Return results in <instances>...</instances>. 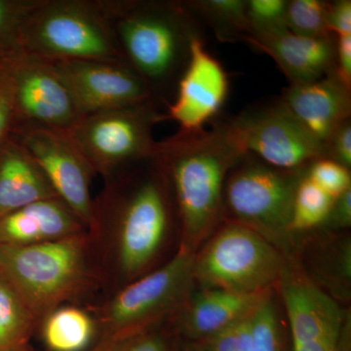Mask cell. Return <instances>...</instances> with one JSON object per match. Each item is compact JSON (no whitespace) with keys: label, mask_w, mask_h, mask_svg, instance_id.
<instances>
[{"label":"cell","mask_w":351,"mask_h":351,"mask_svg":"<svg viewBox=\"0 0 351 351\" xmlns=\"http://www.w3.org/2000/svg\"><path fill=\"white\" fill-rule=\"evenodd\" d=\"M287 0H249L247 18L250 36L274 34L288 29L286 25Z\"/></svg>","instance_id":"obj_27"},{"label":"cell","mask_w":351,"mask_h":351,"mask_svg":"<svg viewBox=\"0 0 351 351\" xmlns=\"http://www.w3.org/2000/svg\"><path fill=\"white\" fill-rule=\"evenodd\" d=\"M285 263L276 245L248 226L228 221L198 253L193 276L204 289L240 294L269 292Z\"/></svg>","instance_id":"obj_7"},{"label":"cell","mask_w":351,"mask_h":351,"mask_svg":"<svg viewBox=\"0 0 351 351\" xmlns=\"http://www.w3.org/2000/svg\"><path fill=\"white\" fill-rule=\"evenodd\" d=\"M306 172L276 169L243 154L226 177L223 212L276 246L293 232L295 189Z\"/></svg>","instance_id":"obj_8"},{"label":"cell","mask_w":351,"mask_h":351,"mask_svg":"<svg viewBox=\"0 0 351 351\" xmlns=\"http://www.w3.org/2000/svg\"><path fill=\"white\" fill-rule=\"evenodd\" d=\"M328 29L335 38L351 36V1L330 2L327 17Z\"/></svg>","instance_id":"obj_32"},{"label":"cell","mask_w":351,"mask_h":351,"mask_svg":"<svg viewBox=\"0 0 351 351\" xmlns=\"http://www.w3.org/2000/svg\"><path fill=\"white\" fill-rule=\"evenodd\" d=\"M330 1L291 0L288 1L286 25L288 31L311 38H330L327 17Z\"/></svg>","instance_id":"obj_25"},{"label":"cell","mask_w":351,"mask_h":351,"mask_svg":"<svg viewBox=\"0 0 351 351\" xmlns=\"http://www.w3.org/2000/svg\"><path fill=\"white\" fill-rule=\"evenodd\" d=\"M191 15L200 18L221 43H237L251 34L245 0H196L184 1Z\"/></svg>","instance_id":"obj_22"},{"label":"cell","mask_w":351,"mask_h":351,"mask_svg":"<svg viewBox=\"0 0 351 351\" xmlns=\"http://www.w3.org/2000/svg\"><path fill=\"white\" fill-rule=\"evenodd\" d=\"M19 44L22 52L48 61H121L100 0H39Z\"/></svg>","instance_id":"obj_5"},{"label":"cell","mask_w":351,"mask_h":351,"mask_svg":"<svg viewBox=\"0 0 351 351\" xmlns=\"http://www.w3.org/2000/svg\"><path fill=\"white\" fill-rule=\"evenodd\" d=\"M15 126V112L12 91L10 82L7 73H4L3 78L0 80V143L7 138V136L12 132Z\"/></svg>","instance_id":"obj_33"},{"label":"cell","mask_w":351,"mask_h":351,"mask_svg":"<svg viewBox=\"0 0 351 351\" xmlns=\"http://www.w3.org/2000/svg\"><path fill=\"white\" fill-rule=\"evenodd\" d=\"M335 200L336 198L316 186L304 173L295 189L292 232H304L324 223L329 219Z\"/></svg>","instance_id":"obj_24"},{"label":"cell","mask_w":351,"mask_h":351,"mask_svg":"<svg viewBox=\"0 0 351 351\" xmlns=\"http://www.w3.org/2000/svg\"><path fill=\"white\" fill-rule=\"evenodd\" d=\"M38 325L49 351H87L99 335L96 317L75 306L58 307Z\"/></svg>","instance_id":"obj_21"},{"label":"cell","mask_w":351,"mask_h":351,"mask_svg":"<svg viewBox=\"0 0 351 351\" xmlns=\"http://www.w3.org/2000/svg\"><path fill=\"white\" fill-rule=\"evenodd\" d=\"M0 143V218L36 201L58 197L43 170L16 141Z\"/></svg>","instance_id":"obj_20"},{"label":"cell","mask_w":351,"mask_h":351,"mask_svg":"<svg viewBox=\"0 0 351 351\" xmlns=\"http://www.w3.org/2000/svg\"><path fill=\"white\" fill-rule=\"evenodd\" d=\"M120 59L145 83L164 108L186 69L196 19L179 1L100 0Z\"/></svg>","instance_id":"obj_2"},{"label":"cell","mask_w":351,"mask_h":351,"mask_svg":"<svg viewBox=\"0 0 351 351\" xmlns=\"http://www.w3.org/2000/svg\"><path fill=\"white\" fill-rule=\"evenodd\" d=\"M13 140L29 152L54 189L91 234L94 228L92 178L96 175L63 131L43 126H17Z\"/></svg>","instance_id":"obj_11"},{"label":"cell","mask_w":351,"mask_h":351,"mask_svg":"<svg viewBox=\"0 0 351 351\" xmlns=\"http://www.w3.org/2000/svg\"><path fill=\"white\" fill-rule=\"evenodd\" d=\"M293 346L343 335L345 313L338 302L306 277L284 270L280 281Z\"/></svg>","instance_id":"obj_16"},{"label":"cell","mask_w":351,"mask_h":351,"mask_svg":"<svg viewBox=\"0 0 351 351\" xmlns=\"http://www.w3.org/2000/svg\"><path fill=\"white\" fill-rule=\"evenodd\" d=\"M94 200L91 234L110 233L120 278L127 284L147 274L169 234L176 214L169 184L156 154L106 178Z\"/></svg>","instance_id":"obj_1"},{"label":"cell","mask_w":351,"mask_h":351,"mask_svg":"<svg viewBox=\"0 0 351 351\" xmlns=\"http://www.w3.org/2000/svg\"><path fill=\"white\" fill-rule=\"evenodd\" d=\"M306 177L334 198L351 189L350 169L329 157L314 161L306 172Z\"/></svg>","instance_id":"obj_29"},{"label":"cell","mask_w":351,"mask_h":351,"mask_svg":"<svg viewBox=\"0 0 351 351\" xmlns=\"http://www.w3.org/2000/svg\"><path fill=\"white\" fill-rule=\"evenodd\" d=\"M165 121L164 108L149 101L80 117L64 133L104 179L156 154L154 128Z\"/></svg>","instance_id":"obj_9"},{"label":"cell","mask_w":351,"mask_h":351,"mask_svg":"<svg viewBox=\"0 0 351 351\" xmlns=\"http://www.w3.org/2000/svg\"><path fill=\"white\" fill-rule=\"evenodd\" d=\"M239 322L201 341L203 350L205 351H237V325Z\"/></svg>","instance_id":"obj_35"},{"label":"cell","mask_w":351,"mask_h":351,"mask_svg":"<svg viewBox=\"0 0 351 351\" xmlns=\"http://www.w3.org/2000/svg\"><path fill=\"white\" fill-rule=\"evenodd\" d=\"M329 219H332V223L339 226H350L351 189L336 198Z\"/></svg>","instance_id":"obj_36"},{"label":"cell","mask_w":351,"mask_h":351,"mask_svg":"<svg viewBox=\"0 0 351 351\" xmlns=\"http://www.w3.org/2000/svg\"><path fill=\"white\" fill-rule=\"evenodd\" d=\"M49 62L80 117L154 101L142 78L122 61Z\"/></svg>","instance_id":"obj_13"},{"label":"cell","mask_w":351,"mask_h":351,"mask_svg":"<svg viewBox=\"0 0 351 351\" xmlns=\"http://www.w3.org/2000/svg\"><path fill=\"white\" fill-rule=\"evenodd\" d=\"M327 154L329 158L345 167H351V122H345L335 132L327 145Z\"/></svg>","instance_id":"obj_31"},{"label":"cell","mask_w":351,"mask_h":351,"mask_svg":"<svg viewBox=\"0 0 351 351\" xmlns=\"http://www.w3.org/2000/svg\"><path fill=\"white\" fill-rule=\"evenodd\" d=\"M6 66L15 112L14 128L43 126L66 132L82 117L48 60L21 51L7 60Z\"/></svg>","instance_id":"obj_12"},{"label":"cell","mask_w":351,"mask_h":351,"mask_svg":"<svg viewBox=\"0 0 351 351\" xmlns=\"http://www.w3.org/2000/svg\"><path fill=\"white\" fill-rule=\"evenodd\" d=\"M195 253L181 244L167 263L120 288L94 315L100 338L151 329L184 308L195 282Z\"/></svg>","instance_id":"obj_6"},{"label":"cell","mask_w":351,"mask_h":351,"mask_svg":"<svg viewBox=\"0 0 351 351\" xmlns=\"http://www.w3.org/2000/svg\"><path fill=\"white\" fill-rule=\"evenodd\" d=\"M343 335L313 339L302 345L293 346L294 351H341Z\"/></svg>","instance_id":"obj_37"},{"label":"cell","mask_w":351,"mask_h":351,"mask_svg":"<svg viewBox=\"0 0 351 351\" xmlns=\"http://www.w3.org/2000/svg\"><path fill=\"white\" fill-rule=\"evenodd\" d=\"M228 90L230 80L225 68L196 34L174 99L165 108V121L176 122L181 131H199L218 114Z\"/></svg>","instance_id":"obj_14"},{"label":"cell","mask_w":351,"mask_h":351,"mask_svg":"<svg viewBox=\"0 0 351 351\" xmlns=\"http://www.w3.org/2000/svg\"><path fill=\"white\" fill-rule=\"evenodd\" d=\"M226 121L199 131L178 130L158 142L156 156L169 184L182 245L196 252L223 216L226 177L243 156Z\"/></svg>","instance_id":"obj_3"},{"label":"cell","mask_w":351,"mask_h":351,"mask_svg":"<svg viewBox=\"0 0 351 351\" xmlns=\"http://www.w3.org/2000/svg\"><path fill=\"white\" fill-rule=\"evenodd\" d=\"M244 43L271 58L290 84L320 80L335 71V36L304 38L284 29L274 34L249 36Z\"/></svg>","instance_id":"obj_17"},{"label":"cell","mask_w":351,"mask_h":351,"mask_svg":"<svg viewBox=\"0 0 351 351\" xmlns=\"http://www.w3.org/2000/svg\"><path fill=\"white\" fill-rule=\"evenodd\" d=\"M233 142L244 154L288 172H306L327 149L288 112L280 101L252 108L226 121Z\"/></svg>","instance_id":"obj_10"},{"label":"cell","mask_w":351,"mask_h":351,"mask_svg":"<svg viewBox=\"0 0 351 351\" xmlns=\"http://www.w3.org/2000/svg\"><path fill=\"white\" fill-rule=\"evenodd\" d=\"M335 75L348 89H351V36L336 38Z\"/></svg>","instance_id":"obj_34"},{"label":"cell","mask_w":351,"mask_h":351,"mask_svg":"<svg viewBox=\"0 0 351 351\" xmlns=\"http://www.w3.org/2000/svg\"><path fill=\"white\" fill-rule=\"evenodd\" d=\"M89 232L29 246L0 245V276L40 321L94 280Z\"/></svg>","instance_id":"obj_4"},{"label":"cell","mask_w":351,"mask_h":351,"mask_svg":"<svg viewBox=\"0 0 351 351\" xmlns=\"http://www.w3.org/2000/svg\"><path fill=\"white\" fill-rule=\"evenodd\" d=\"M251 351H284L282 328L271 293L252 314Z\"/></svg>","instance_id":"obj_26"},{"label":"cell","mask_w":351,"mask_h":351,"mask_svg":"<svg viewBox=\"0 0 351 351\" xmlns=\"http://www.w3.org/2000/svg\"><path fill=\"white\" fill-rule=\"evenodd\" d=\"M36 325L24 302L0 276V351L24 350Z\"/></svg>","instance_id":"obj_23"},{"label":"cell","mask_w":351,"mask_h":351,"mask_svg":"<svg viewBox=\"0 0 351 351\" xmlns=\"http://www.w3.org/2000/svg\"><path fill=\"white\" fill-rule=\"evenodd\" d=\"M22 351H31V350H27V348H25L24 350H23Z\"/></svg>","instance_id":"obj_39"},{"label":"cell","mask_w":351,"mask_h":351,"mask_svg":"<svg viewBox=\"0 0 351 351\" xmlns=\"http://www.w3.org/2000/svg\"><path fill=\"white\" fill-rule=\"evenodd\" d=\"M279 101L326 149L335 132L350 120L351 89L335 73L311 82L292 83Z\"/></svg>","instance_id":"obj_15"},{"label":"cell","mask_w":351,"mask_h":351,"mask_svg":"<svg viewBox=\"0 0 351 351\" xmlns=\"http://www.w3.org/2000/svg\"><path fill=\"white\" fill-rule=\"evenodd\" d=\"M189 351H205V350H203L202 348H193V350H189Z\"/></svg>","instance_id":"obj_38"},{"label":"cell","mask_w":351,"mask_h":351,"mask_svg":"<svg viewBox=\"0 0 351 351\" xmlns=\"http://www.w3.org/2000/svg\"><path fill=\"white\" fill-rule=\"evenodd\" d=\"M270 293L240 294L204 289L193 298L191 295L184 306V334L195 341H203L250 315Z\"/></svg>","instance_id":"obj_19"},{"label":"cell","mask_w":351,"mask_h":351,"mask_svg":"<svg viewBox=\"0 0 351 351\" xmlns=\"http://www.w3.org/2000/svg\"><path fill=\"white\" fill-rule=\"evenodd\" d=\"M87 351H169L167 341L154 328L144 331L114 335L100 339Z\"/></svg>","instance_id":"obj_28"},{"label":"cell","mask_w":351,"mask_h":351,"mask_svg":"<svg viewBox=\"0 0 351 351\" xmlns=\"http://www.w3.org/2000/svg\"><path fill=\"white\" fill-rule=\"evenodd\" d=\"M39 0L4 1L0 0V43L20 49V32L25 20Z\"/></svg>","instance_id":"obj_30"},{"label":"cell","mask_w":351,"mask_h":351,"mask_svg":"<svg viewBox=\"0 0 351 351\" xmlns=\"http://www.w3.org/2000/svg\"><path fill=\"white\" fill-rule=\"evenodd\" d=\"M88 232L59 197L31 203L0 218V245L29 246Z\"/></svg>","instance_id":"obj_18"}]
</instances>
